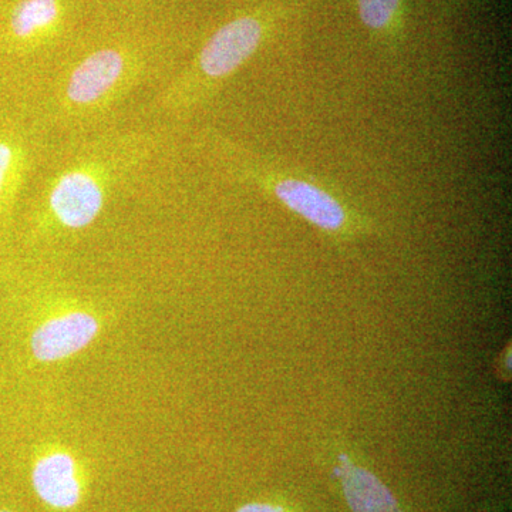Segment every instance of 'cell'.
Listing matches in <instances>:
<instances>
[{
	"label": "cell",
	"instance_id": "1",
	"mask_svg": "<svg viewBox=\"0 0 512 512\" xmlns=\"http://www.w3.org/2000/svg\"><path fill=\"white\" fill-rule=\"evenodd\" d=\"M36 121L53 140H74L106 128L141 87L163 84L154 57L123 46H100L46 72Z\"/></svg>",
	"mask_w": 512,
	"mask_h": 512
},
{
	"label": "cell",
	"instance_id": "2",
	"mask_svg": "<svg viewBox=\"0 0 512 512\" xmlns=\"http://www.w3.org/2000/svg\"><path fill=\"white\" fill-rule=\"evenodd\" d=\"M59 141L46 160L39 220L60 231H82L97 221L111 194L150 156L153 134L106 133Z\"/></svg>",
	"mask_w": 512,
	"mask_h": 512
},
{
	"label": "cell",
	"instance_id": "3",
	"mask_svg": "<svg viewBox=\"0 0 512 512\" xmlns=\"http://www.w3.org/2000/svg\"><path fill=\"white\" fill-rule=\"evenodd\" d=\"M202 144L232 178L271 195L286 210L325 234L342 237L362 231L365 215L346 192L275 158L249 150L220 131L204 130Z\"/></svg>",
	"mask_w": 512,
	"mask_h": 512
},
{
	"label": "cell",
	"instance_id": "4",
	"mask_svg": "<svg viewBox=\"0 0 512 512\" xmlns=\"http://www.w3.org/2000/svg\"><path fill=\"white\" fill-rule=\"evenodd\" d=\"M282 18L281 6H264L215 30L194 59L161 84L148 103V116L181 120L207 104L259 52Z\"/></svg>",
	"mask_w": 512,
	"mask_h": 512
},
{
	"label": "cell",
	"instance_id": "5",
	"mask_svg": "<svg viewBox=\"0 0 512 512\" xmlns=\"http://www.w3.org/2000/svg\"><path fill=\"white\" fill-rule=\"evenodd\" d=\"M99 332L100 322L93 313L67 309L37 325L30 338V348L39 362H59L82 352Z\"/></svg>",
	"mask_w": 512,
	"mask_h": 512
},
{
	"label": "cell",
	"instance_id": "6",
	"mask_svg": "<svg viewBox=\"0 0 512 512\" xmlns=\"http://www.w3.org/2000/svg\"><path fill=\"white\" fill-rule=\"evenodd\" d=\"M29 136L18 130L0 131V215L12 211L39 158L49 156L53 148L43 156L40 151L49 150L57 143L49 134H43L35 141Z\"/></svg>",
	"mask_w": 512,
	"mask_h": 512
},
{
	"label": "cell",
	"instance_id": "7",
	"mask_svg": "<svg viewBox=\"0 0 512 512\" xmlns=\"http://www.w3.org/2000/svg\"><path fill=\"white\" fill-rule=\"evenodd\" d=\"M66 19L64 0H18L6 20V40L15 52H35L47 45Z\"/></svg>",
	"mask_w": 512,
	"mask_h": 512
},
{
	"label": "cell",
	"instance_id": "8",
	"mask_svg": "<svg viewBox=\"0 0 512 512\" xmlns=\"http://www.w3.org/2000/svg\"><path fill=\"white\" fill-rule=\"evenodd\" d=\"M32 483L40 500L56 510H70L82 498L79 464L64 450H52L37 458Z\"/></svg>",
	"mask_w": 512,
	"mask_h": 512
},
{
	"label": "cell",
	"instance_id": "9",
	"mask_svg": "<svg viewBox=\"0 0 512 512\" xmlns=\"http://www.w3.org/2000/svg\"><path fill=\"white\" fill-rule=\"evenodd\" d=\"M357 15L370 36L396 50L406 36L409 0H356Z\"/></svg>",
	"mask_w": 512,
	"mask_h": 512
},
{
	"label": "cell",
	"instance_id": "10",
	"mask_svg": "<svg viewBox=\"0 0 512 512\" xmlns=\"http://www.w3.org/2000/svg\"><path fill=\"white\" fill-rule=\"evenodd\" d=\"M339 476L353 512H403L379 478L365 468L353 466L345 457H342Z\"/></svg>",
	"mask_w": 512,
	"mask_h": 512
},
{
	"label": "cell",
	"instance_id": "11",
	"mask_svg": "<svg viewBox=\"0 0 512 512\" xmlns=\"http://www.w3.org/2000/svg\"><path fill=\"white\" fill-rule=\"evenodd\" d=\"M237 512H282V510L269 504H247L239 508Z\"/></svg>",
	"mask_w": 512,
	"mask_h": 512
},
{
	"label": "cell",
	"instance_id": "12",
	"mask_svg": "<svg viewBox=\"0 0 512 512\" xmlns=\"http://www.w3.org/2000/svg\"><path fill=\"white\" fill-rule=\"evenodd\" d=\"M440 2L447 3V5H450V3H453L454 0H440Z\"/></svg>",
	"mask_w": 512,
	"mask_h": 512
},
{
	"label": "cell",
	"instance_id": "13",
	"mask_svg": "<svg viewBox=\"0 0 512 512\" xmlns=\"http://www.w3.org/2000/svg\"><path fill=\"white\" fill-rule=\"evenodd\" d=\"M0 512H12V511H9V510H2Z\"/></svg>",
	"mask_w": 512,
	"mask_h": 512
}]
</instances>
